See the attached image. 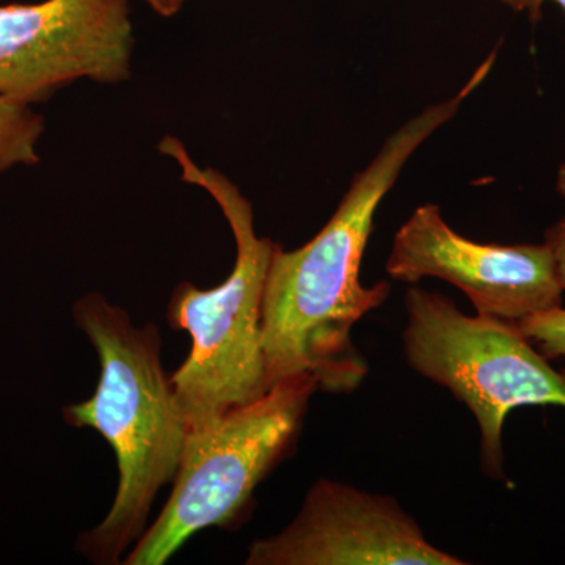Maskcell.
<instances>
[{
  "mask_svg": "<svg viewBox=\"0 0 565 565\" xmlns=\"http://www.w3.org/2000/svg\"><path fill=\"white\" fill-rule=\"evenodd\" d=\"M248 565H465L427 541L392 497L322 479L291 525L248 550Z\"/></svg>",
  "mask_w": 565,
  "mask_h": 565,
  "instance_id": "cell-8",
  "label": "cell"
},
{
  "mask_svg": "<svg viewBox=\"0 0 565 565\" xmlns=\"http://www.w3.org/2000/svg\"><path fill=\"white\" fill-rule=\"evenodd\" d=\"M556 191L565 200V162L561 166V169L557 170Z\"/></svg>",
  "mask_w": 565,
  "mask_h": 565,
  "instance_id": "cell-14",
  "label": "cell"
},
{
  "mask_svg": "<svg viewBox=\"0 0 565 565\" xmlns=\"http://www.w3.org/2000/svg\"><path fill=\"white\" fill-rule=\"evenodd\" d=\"M188 0H145L156 14L162 18H173L182 10Z\"/></svg>",
  "mask_w": 565,
  "mask_h": 565,
  "instance_id": "cell-13",
  "label": "cell"
},
{
  "mask_svg": "<svg viewBox=\"0 0 565 565\" xmlns=\"http://www.w3.org/2000/svg\"><path fill=\"white\" fill-rule=\"evenodd\" d=\"M492 66L482 62L457 95L426 107L390 136L310 243L291 252L275 245L263 299L269 386L297 375H311L318 388L333 394L363 384L370 366L353 344V327L392 294L390 281L364 286L360 278L375 211L408 159L455 117Z\"/></svg>",
  "mask_w": 565,
  "mask_h": 565,
  "instance_id": "cell-1",
  "label": "cell"
},
{
  "mask_svg": "<svg viewBox=\"0 0 565 565\" xmlns=\"http://www.w3.org/2000/svg\"><path fill=\"white\" fill-rule=\"evenodd\" d=\"M73 316L98 352L102 377L90 399L65 408V419L98 430L120 473L109 514L77 546L93 563L118 564L147 531L159 490L173 482L191 427L163 370L154 323L137 329L103 294L82 297Z\"/></svg>",
  "mask_w": 565,
  "mask_h": 565,
  "instance_id": "cell-2",
  "label": "cell"
},
{
  "mask_svg": "<svg viewBox=\"0 0 565 565\" xmlns=\"http://www.w3.org/2000/svg\"><path fill=\"white\" fill-rule=\"evenodd\" d=\"M545 244L555 258L557 277L565 291V215L555 225L550 226L545 233Z\"/></svg>",
  "mask_w": 565,
  "mask_h": 565,
  "instance_id": "cell-11",
  "label": "cell"
},
{
  "mask_svg": "<svg viewBox=\"0 0 565 565\" xmlns=\"http://www.w3.org/2000/svg\"><path fill=\"white\" fill-rule=\"evenodd\" d=\"M498 2L516 11V13H526L533 24H537L541 21L542 7L546 2L556 3V6H559L565 11V0H498Z\"/></svg>",
  "mask_w": 565,
  "mask_h": 565,
  "instance_id": "cell-12",
  "label": "cell"
},
{
  "mask_svg": "<svg viewBox=\"0 0 565 565\" xmlns=\"http://www.w3.org/2000/svg\"><path fill=\"white\" fill-rule=\"evenodd\" d=\"M405 359L427 381L449 390L473 414L481 463L505 479L503 429L515 408H565V375L512 322L465 315L441 294L412 285L405 296Z\"/></svg>",
  "mask_w": 565,
  "mask_h": 565,
  "instance_id": "cell-4",
  "label": "cell"
},
{
  "mask_svg": "<svg viewBox=\"0 0 565 565\" xmlns=\"http://www.w3.org/2000/svg\"><path fill=\"white\" fill-rule=\"evenodd\" d=\"M396 281L438 278L456 286L476 313L516 323L563 305L564 288L548 245L481 244L446 223L440 207L423 204L401 226L386 259Z\"/></svg>",
  "mask_w": 565,
  "mask_h": 565,
  "instance_id": "cell-7",
  "label": "cell"
},
{
  "mask_svg": "<svg viewBox=\"0 0 565 565\" xmlns=\"http://www.w3.org/2000/svg\"><path fill=\"white\" fill-rule=\"evenodd\" d=\"M520 332L546 360L565 359V308L563 305L537 311L516 322ZM565 375V370L563 371Z\"/></svg>",
  "mask_w": 565,
  "mask_h": 565,
  "instance_id": "cell-10",
  "label": "cell"
},
{
  "mask_svg": "<svg viewBox=\"0 0 565 565\" xmlns=\"http://www.w3.org/2000/svg\"><path fill=\"white\" fill-rule=\"evenodd\" d=\"M43 132L44 118L32 106L0 96V173L14 167L36 166Z\"/></svg>",
  "mask_w": 565,
  "mask_h": 565,
  "instance_id": "cell-9",
  "label": "cell"
},
{
  "mask_svg": "<svg viewBox=\"0 0 565 565\" xmlns=\"http://www.w3.org/2000/svg\"><path fill=\"white\" fill-rule=\"evenodd\" d=\"M159 151L178 163L182 181L210 193L236 241L230 277L212 289L181 282L167 313L172 329L185 330L192 338V351L172 382L189 427L196 429L270 388L263 299L277 243L256 234L252 203L228 177L212 167H199L177 137H163Z\"/></svg>",
  "mask_w": 565,
  "mask_h": 565,
  "instance_id": "cell-3",
  "label": "cell"
},
{
  "mask_svg": "<svg viewBox=\"0 0 565 565\" xmlns=\"http://www.w3.org/2000/svg\"><path fill=\"white\" fill-rule=\"evenodd\" d=\"M316 390L311 375L286 379L253 403L189 430L169 501L125 564H166L200 531L239 519L291 448Z\"/></svg>",
  "mask_w": 565,
  "mask_h": 565,
  "instance_id": "cell-5",
  "label": "cell"
},
{
  "mask_svg": "<svg viewBox=\"0 0 565 565\" xmlns=\"http://www.w3.org/2000/svg\"><path fill=\"white\" fill-rule=\"evenodd\" d=\"M128 0H43L0 6V96L33 106L87 79L131 77Z\"/></svg>",
  "mask_w": 565,
  "mask_h": 565,
  "instance_id": "cell-6",
  "label": "cell"
}]
</instances>
